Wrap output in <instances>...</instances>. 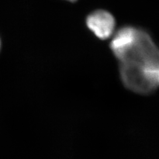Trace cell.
Segmentation results:
<instances>
[{
  "instance_id": "6da1fadb",
  "label": "cell",
  "mask_w": 159,
  "mask_h": 159,
  "mask_svg": "<svg viewBox=\"0 0 159 159\" xmlns=\"http://www.w3.org/2000/svg\"><path fill=\"white\" fill-rule=\"evenodd\" d=\"M110 48L127 88L147 94L159 87V48L148 33L133 27H122L111 40Z\"/></svg>"
},
{
  "instance_id": "7a4b0ae2",
  "label": "cell",
  "mask_w": 159,
  "mask_h": 159,
  "mask_svg": "<svg viewBox=\"0 0 159 159\" xmlns=\"http://www.w3.org/2000/svg\"><path fill=\"white\" fill-rule=\"evenodd\" d=\"M86 25L97 37L104 40L111 36L115 29L116 20L109 12L97 10L88 16Z\"/></svg>"
},
{
  "instance_id": "3957f363",
  "label": "cell",
  "mask_w": 159,
  "mask_h": 159,
  "mask_svg": "<svg viewBox=\"0 0 159 159\" xmlns=\"http://www.w3.org/2000/svg\"><path fill=\"white\" fill-rule=\"evenodd\" d=\"M66 1H68L70 2H75L77 1V0H66Z\"/></svg>"
}]
</instances>
